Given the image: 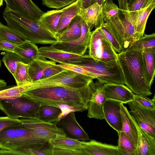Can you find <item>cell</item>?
<instances>
[{
    "label": "cell",
    "instance_id": "obj_27",
    "mask_svg": "<svg viewBox=\"0 0 155 155\" xmlns=\"http://www.w3.org/2000/svg\"><path fill=\"white\" fill-rule=\"evenodd\" d=\"M39 48L35 44L27 41L15 48L14 52L18 55L23 62L29 64L39 56Z\"/></svg>",
    "mask_w": 155,
    "mask_h": 155
},
{
    "label": "cell",
    "instance_id": "obj_32",
    "mask_svg": "<svg viewBox=\"0 0 155 155\" xmlns=\"http://www.w3.org/2000/svg\"><path fill=\"white\" fill-rule=\"evenodd\" d=\"M118 147L123 155H137V148L122 130L118 133Z\"/></svg>",
    "mask_w": 155,
    "mask_h": 155
},
{
    "label": "cell",
    "instance_id": "obj_21",
    "mask_svg": "<svg viewBox=\"0 0 155 155\" xmlns=\"http://www.w3.org/2000/svg\"><path fill=\"white\" fill-rule=\"evenodd\" d=\"M132 117L138 132L137 155H155V138L142 130Z\"/></svg>",
    "mask_w": 155,
    "mask_h": 155
},
{
    "label": "cell",
    "instance_id": "obj_33",
    "mask_svg": "<svg viewBox=\"0 0 155 155\" xmlns=\"http://www.w3.org/2000/svg\"><path fill=\"white\" fill-rule=\"evenodd\" d=\"M28 64L23 62L18 63L14 77L17 86H24L32 83L28 71Z\"/></svg>",
    "mask_w": 155,
    "mask_h": 155
},
{
    "label": "cell",
    "instance_id": "obj_40",
    "mask_svg": "<svg viewBox=\"0 0 155 155\" xmlns=\"http://www.w3.org/2000/svg\"><path fill=\"white\" fill-rule=\"evenodd\" d=\"M78 0H41L43 4L50 8L62 9L76 2Z\"/></svg>",
    "mask_w": 155,
    "mask_h": 155
},
{
    "label": "cell",
    "instance_id": "obj_14",
    "mask_svg": "<svg viewBox=\"0 0 155 155\" xmlns=\"http://www.w3.org/2000/svg\"><path fill=\"white\" fill-rule=\"evenodd\" d=\"M11 10L29 19L38 21L45 12L31 0H4Z\"/></svg>",
    "mask_w": 155,
    "mask_h": 155
},
{
    "label": "cell",
    "instance_id": "obj_55",
    "mask_svg": "<svg viewBox=\"0 0 155 155\" xmlns=\"http://www.w3.org/2000/svg\"><path fill=\"white\" fill-rule=\"evenodd\" d=\"M4 0H0V7L3 5Z\"/></svg>",
    "mask_w": 155,
    "mask_h": 155
},
{
    "label": "cell",
    "instance_id": "obj_52",
    "mask_svg": "<svg viewBox=\"0 0 155 155\" xmlns=\"http://www.w3.org/2000/svg\"><path fill=\"white\" fill-rule=\"evenodd\" d=\"M6 84L7 83L4 80L0 79V88L5 87Z\"/></svg>",
    "mask_w": 155,
    "mask_h": 155
},
{
    "label": "cell",
    "instance_id": "obj_2",
    "mask_svg": "<svg viewBox=\"0 0 155 155\" xmlns=\"http://www.w3.org/2000/svg\"><path fill=\"white\" fill-rule=\"evenodd\" d=\"M117 58L126 86L136 94L144 96L151 95V86L145 77L142 52L122 51L117 53Z\"/></svg>",
    "mask_w": 155,
    "mask_h": 155
},
{
    "label": "cell",
    "instance_id": "obj_46",
    "mask_svg": "<svg viewBox=\"0 0 155 155\" xmlns=\"http://www.w3.org/2000/svg\"><path fill=\"white\" fill-rule=\"evenodd\" d=\"M155 3V0H136L129 8L128 11H136L148 6Z\"/></svg>",
    "mask_w": 155,
    "mask_h": 155
},
{
    "label": "cell",
    "instance_id": "obj_11",
    "mask_svg": "<svg viewBox=\"0 0 155 155\" xmlns=\"http://www.w3.org/2000/svg\"><path fill=\"white\" fill-rule=\"evenodd\" d=\"M81 34L79 38L69 42L57 41L51 45L58 49L69 53L81 55H84L88 48L91 31L89 30L86 23L81 17Z\"/></svg>",
    "mask_w": 155,
    "mask_h": 155
},
{
    "label": "cell",
    "instance_id": "obj_45",
    "mask_svg": "<svg viewBox=\"0 0 155 155\" xmlns=\"http://www.w3.org/2000/svg\"><path fill=\"white\" fill-rule=\"evenodd\" d=\"M53 155H86L82 149L75 150L53 147Z\"/></svg>",
    "mask_w": 155,
    "mask_h": 155
},
{
    "label": "cell",
    "instance_id": "obj_29",
    "mask_svg": "<svg viewBox=\"0 0 155 155\" xmlns=\"http://www.w3.org/2000/svg\"><path fill=\"white\" fill-rule=\"evenodd\" d=\"M63 11L62 8L61 10H53L45 12L38 20L46 29L55 36L57 28Z\"/></svg>",
    "mask_w": 155,
    "mask_h": 155
},
{
    "label": "cell",
    "instance_id": "obj_3",
    "mask_svg": "<svg viewBox=\"0 0 155 155\" xmlns=\"http://www.w3.org/2000/svg\"><path fill=\"white\" fill-rule=\"evenodd\" d=\"M2 15L7 26L27 41L35 44L50 45L58 41L38 20L28 18L6 6Z\"/></svg>",
    "mask_w": 155,
    "mask_h": 155
},
{
    "label": "cell",
    "instance_id": "obj_38",
    "mask_svg": "<svg viewBox=\"0 0 155 155\" xmlns=\"http://www.w3.org/2000/svg\"><path fill=\"white\" fill-rule=\"evenodd\" d=\"M102 6V14L104 21L118 15L120 9L112 0H106Z\"/></svg>",
    "mask_w": 155,
    "mask_h": 155
},
{
    "label": "cell",
    "instance_id": "obj_7",
    "mask_svg": "<svg viewBox=\"0 0 155 155\" xmlns=\"http://www.w3.org/2000/svg\"><path fill=\"white\" fill-rule=\"evenodd\" d=\"M93 81L90 77L65 69L54 75L39 79L29 84L30 90L55 86L79 88Z\"/></svg>",
    "mask_w": 155,
    "mask_h": 155
},
{
    "label": "cell",
    "instance_id": "obj_31",
    "mask_svg": "<svg viewBox=\"0 0 155 155\" xmlns=\"http://www.w3.org/2000/svg\"><path fill=\"white\" fill-rule=\"evenodd\" d=\"M61 113V110L58 107L41 105L36 117L44 121L56 122L60 120Z\"/></svg>",
    "mask_w": 155,
    "mask_h": 155
},
{
    "label": "cell",
    "instance_id": "obj_19",
    "mask_svg": "<svg viewBox=\"0 0 155 155\" xmlns=\"http://www.w3.org/2000/svg\"><path fill=\"white\" fill-rule=\"evenodd\" d=\"M90 140L82 149L86 155H121L117 146Z\"/></svg>",
    "mask_w": 155,
    "mask_h": 155
},
{
    "label": "cell",
    "instance_id": "obj_20",
    "mask_svg": "<svg viewBox=\"0 0 155 155\" xmlns=\"http://www.w3.org/2000/svg\"><path fill=\"white\" fill-rule=\"evenodd\" d=\"M120 105V112L122 121V131L137 148L138 132L132 116L124 104L121 103Z\"/></svg>",
    "mask_w": 155,
    "mask_h": 155
},
{
    "label": "cell",
    "instance_id": "obj_23",
    "mask_svg": "<svg viewBox=\"0 0 155 155\" xmlns=\"http://www.w3.org/2000/svg\"><path fill=\"white\" fill-rule=\"evenodd\" d=\"M81 17L79 15L76 16L68 27L64 30L57 34L58 41L69 42L79 38L81 34Z\"/></svg>",
    "mask_w": 155,
    "mask_h": 155
},
{
    "label": "cell",
    "instance_id": "obj_30",
    "mask_svg": "<svg viewBox=\"0 0 155 155\" xmlns=\"http://www.w3.org/2000/svg\"><path fill=\"white\" fill-rule=\"evenodd\" d=\"M48 143L53 147L76 150L82 149L85 145V141H81L67 136H59Z\"/></svg>",
    "mask_w": 155,
    "mask_h": 155
},
{
    "label": "cell",
    "instance_id": "obj_42",
    "mask_svg": "<svg viewBox=\"0 0 155 155\" xmlns=\"http://www.w3.org/2000/svg\"><path fill=\"white\" fill-rule=\"evenodd\" d=\"M21 124L20 119L12 118L8 116L0 117V132L5 128Z\"/></svg>",
    "mask_w": 155,
    "mask_h": 155
},
{
    "label": "cell",
    "instance_id": "obj_10",
    "mask_svg": "<svg viewBox=\"0 0 155 155\" xmlns=\"http://www.w3.org/2000/svg\"><path fill=\"white\" fill-rule=\"evenodd\" d=\"M20 119L23 125L48 143L58 136H67L64 130L54 123L43 121L36 117Z\"/></svg>",
    "mask_w": 155,
    "mask_h": 155
},
{
    "label": "cell",
    "instance_id": "obj_15",
    "mask_svg": "<svg viewBox=\"0 0 155 155\" xmlns=\"http://www.w3.org/2000/svg\"><path fill=\"white\" fill-rule=\"evenodd\" d=\"M103 88L106 100L127 104L134 100V94L124 84H105Z\"/></svg>",
    "mask_w": 155,
    "mask_h": 155
},
{
    "label": "cell",
    "instance_id": "obj_5",
    "mask_svg": "<svg viewBox=\"0 0 155 155\" xmlns=\"http://www.w3.org/2000/svg\"><path fill=\"white\" fill-rule=\"evenodd\" d=\"M136 11L120 9L117 15L104 21V24L125 51L133 42Z\"/></svg>",
    "mask_w": 155,
    "mask_h": 155
},
{
    "label": "cell",
    "instance_id": "obj_56",
    "mask_svg": "<svg viewBox=\"0 0 155 155\" xmlns=\"http://www.w3.org/2000/svg\"><path fill=\"white\" fill-rule=\"evenodd\" d=\"M1 60H0V67L1 66Z\"/></svg>",
    "mask_w": 155,
    "mask_h": 155
},
{
    "label": "cell",
    "instance_id": "obj_39",
    "mask_svg": "<svg viewBox=\"0 0 155 155\" xmlns=\"http://www.w3.org/2000/svg\"><path fill=\"white\" fill-rule=\"evenodd\" d=\"M58 65L65 69L90 77L93 79H97L94 74L87 71L82 66L68 63H60Z\"/></svg>",
    "mask_w": 155,
    "mask_h": 155
},
{
    "label": "cell",
    "instance_id": "obj_34",
    "mask_svg": "<svg viewBox=\"0 0 155 155\" xmlns=\"http://www.w3.org/2000/svg\"><path fill=\"white\" fill-rule=\"evenodd\" d=\"M155 48L154 33L149 35L144 34L143 36L130 45L125 51L134 50L143 52L145 48Z\"/></svg>",
    "mask_w": 155,
    "mask_h": 155
},
{
    "label": "cell",
    "instance_id": "obj_8",
    "mask_svg": "<svg viewBox=\"0 0 155 155\" xmlns=\"http://www.w3.org/2000/svg\"><path fill=\"white\" fill-rule=\"evenodd\" d=\"M41 106L23 94L16 98L0 100V110L15 119L36 117Z\"/></svg>",
    "mask_w": 155,
    "mask_h": 155
},
{
    "label": "cell",
    "instance_id": "obj_50",
    "mask_svg": "<svg viewBox=\"0 0 155 155\" xmlns=\"http://www.w3.org/2000/svg\"><path fill=\"white\" fill-rule=\"evenodd\" d=\"M95 0H79L80 8L81 9L86 8L94 3Z\"/></svg>",
    "mask_w": 155,
    "mask_h": 155
},
{
    "label": "cell",
    "instance_id": "obj_48",
    "mask_svg": "<svg viewBox=\"0 0 155 155\" xmlns=\"http://www.w3.org/2000/svg\"><path fill=\"white\" fill-rule=\"evenodd\" d=\"M134 119L137 124L142 130L151 137L155 138V127L145 122L136 119Z\"/></svg>",
    "mask_w": 155,
    "mask_h": 155
},
{
    "label": "cell",
    "instance_id": "obj_26",
    "mask_svg": "<svg viewBox=\"0 0 155 155\" xmlns=\"http://www.w3.org/2000/svg\"><path fill=\"white\" fill-rule=\"evenodd\" d=\"M143 70L146 80L151 86L155 75V48H145L142 52Z\"/></svg>",
    "mask_w": 155,
    "mask_h": 155
},
{
    "label": "cell",
    "instance_id": "obj_44",
    "mask_svg": "<svg viewBox=\"0 0 155 155\" xmlns=\"http://www.w3.org/2000/svg\"><path fill=\"white\" fill-rule=\"evenodd\" d=\"M59 108L61 110L60 120L65 117L68 114L71 112H82L85 110L84 109L80 107H74L62 103H56L53 105Z\"/></svg>",
    "mask_w": 155,
    "mask_h": 155
},
{
    "label": "cell",
    "instance_id": "obj_22",
    "mask_svg": "<svg viewBox=\"0 0 155 155\" xmlns=\"http://www.w3.org/2000/svg\"><path fill=\"white\" fill-rule=\"evenodd\" d=\"M127 104L130 109L129 113L134 119L148 123L155 128V109L144 107L134 100Z\"/></svg>",
    "mask_w": 155,
    "mask_h": 155
},
{
    "label": "cell",
    "instance_id": "obj_51",
    "mask_svg": "<svg viewBox=\"0 0 155 155\" xmlns=\"http://www.w3.org/2000/svg\"><path fill=\"white\" fill-rule=\"evenodd\" d=\"M117 0L120 9L124 11H128L129 7L127 0Z\"/></svg>",
    "mask_w": 155,
    "mask_h": 155
},
{
    "label": "cell",
    "instance_id": "obj_53",
    "mask_svg": "<svg viewBox=\"0 0 155 155\" xmlns=\"http://www.w3.org/2000/svg\"><path fill=\"white\" fill-rule=\"evenodd\" d=\"M105 1L106 0H95V3H97L99 5H102Z\"/></svg>",
    "mask_w": 155,
    "mask_h": 155
},
{
    "label": "cell",
    "instance_id": "obj_4",
    "mask_svg": "<svg viewBox=\"0 0 155 155\" xmlns=\"http://www.w3.org/2000/svg\"><path fill=\"white\" fill-rule=\"evenodd\" d=\"M47 143L22 124L5 128L0 132V149L40 148Z\"/></svg>",
    "mask_w": 155,
    "mask_h": 155
},
{
    "label": "cell",
    "instance_id": "obj_49",
    "mask_svg": "<svg viewBox=\"0 0 155 155\" xmlns=\"http://www.w3.org/2000/svg\"><path fill=\"white\" fill-rule=\"evenodd\" d=\"M17 45L5 40H0V50L14 52Z\"/></svg>",
    "mask_w": 155,
    "mask_h": 155
},
{
    "label": "cell",
    "instance_id": "obj_17",
    "mask_svg": "<svg viewBox=\"0 0 155 155\" xmlns=\"http://www.w3.org/2000/svg\"><path fill=\"white\" fill-rule=\"evenodd\" d=\"M79 15L84 20L89 30L100 27L104 23L102 6L95 3L85 9L80 8Z\"/></svg>",
    "mask_w": 155,
    "mask_h": 155
},
{
    "label": "cell",
    "instance_id": "obj_54",
    "mask_svg": "<svg viewBox=\"0 0 155 155\" xmlns=\"http://www.w3.org/2000/svg\"><path fill=\"white\" fill-rule=\"evenodd\" d=\"M129 8L134 4L136 0H127Z\"/></svg>",
    "mask_w": 155,
    "mask_h": 155
},
{
    "label": "cell",
    "instance_id": "obj_36",
    "mask_svg": "<svg viewBox=\"0 0 155 155\" xmlns=\"http://www.w3.org/2000/svg\"><path fill=\"white\" fill-rule=\"evenodd\" d=\"M16 155H53V147L49 144L41 148H23L13 150Z\"/></svg>",
    "mask_w": 155,
    "mask_h": 155
},
{
    "label": "cell",
    "instance_id": "obj_18",
    "mask_svg": "<svg viewBox=\"0 0 155 155\" xmlns=\"http://www.w3.org/2000/svg\"><path fill=\"white\" fill-rule=\"evenodd\" d=\"M60 121L67 132L73 138L84 141L90 140L87 134L77 121L74 112L69 113Z\"/></svg>",
    "mask_w": 155,
    "mask_h": 155
},
{
    "label": "cell",
    "instance_id": "obj_35",
    "mask_svg": "<svg viewBox=\"0 0 155 155\" xmlns=\"http://www.w3.org/2000/svg\"><path fill=\"white\" fill-rule=\"evenodd\" d=\"M0 40L8 41L17 45L28 41L0 21Z\"/></svg>",
    "mask_w": 155,
    "mask_h": 155
},
{
    "label": "cell",
    "instance_id": "obj_24",
    "mask_svg": "<svg viewBox=\"0 0 155 155\" xmlns=\"http://www.w3.org/2000/svg\"><path fill=\"white\" fill-rule=\"evenodd\" d=\"M155 3L143 9L136 11L135 21V33L133 43L143 36L146 23L152 11L155 8Z\"/></svg>",
    "mask_w": 155,
    "mask_h": 155
},
{
    "label": "cell",
    "instance_id": "obj_6",
    "mask_svg": "<svg viewBox=\"0 0 155 155\" xmlns=\"http://www.w3.org/2000/svg\"><path fill=\"white\" fill-rule=\"evenodd\" d=\"M75 65L81 66L94 74L98 82L102 84H124L123 75L117 61L110 63L96 61L89 55H86L82 62Z\"/></svg>",
    "mask_w": 155,
    "mask_h": 155
},
{
    "label": "cell",
    "instance_id": "obj_28",
    "mask_svg": "<svg viewBox=\"0 0 155 155\" xmlns=\"http://www.w3.org/2000/svg\"><path fill=\"white\" fill-rule=\"evenodd\" d=\"M80 8L79 0L63 8L57 28V34L65 30L73 19L79 15Z\"/></svg>",
    "mask_w": 155,
    "mask_h": 155
},
{
    "label": "cell",
    "instance_id": "obj_9",
    "mask_svg": "<svg viewBox=\"0 0 155 155\" xmlns=\"http://www.w3.org/2000/svg\"><path fill=\"white\" fill-rule=\"evenodd\" d=\"M88 48L89 55L96 61L107 63L117 61V53L99 27L91 31Z\"/></svg>",
    "mask_w": 155,
    "mask_h": 155
},
{
    "label": "cell",
    "instance_id": "obj_37",
    "mask_svg": "<svg viewBox=\"0 0 155 155\" xmlns=\"http://www.w3.org/2000/svg\"><path fill=\"white\" fill-rule=\"evenodd\" d=\"M8 71L14 75L18 63L23 62L21 57L14 52H6L2 60Z\"/></svg>",
    "mask_w": 155,
    "mask_h": 155
},
{
    "label": "cell",
    "instance_id": "obj_16",
    "mask_svg": "<svg viewBox=\"0 0 155 155\" xmlns=\"http://www.w3.org/2000/svg\"><path fill=\"white\" fill-rule=\"evenodd\" d=\"M121 103L117 101L106 100L103 108L104 119L109 125L117 133L122 130Z\"/></svg>",
    "mask_w": 155,
    "mask_h": 155
},
{
    "label": "cell",
    "instance_id": "obj_12",
    "mask_svg": "<svg viewBox=\"0 0 155 155\" xmlns=\"http://www.w3.org/2000/svg\"><path fill=\"white\" fill-rule=\"evenodd\" d=\"M92 92L87 108V116L91 118L104 119L103 106L106 99L103 88V84L93 81L90 84Z\"/></svg>",
    "mask_w": 155,
    "mask_h": 155
},
{
    "label": "cell",
    "instance_id": "obj_43",
    "mask_svg": "<svg viewBox=\"0 0 155 155\" xmlns=\"http://www.w3.org/2000/svg\"><path fill=\"white\" fill-rule=\"evenodd\" d=\"M134 100L144 107L152 109H155L154 95L153 98L150 99L147 96H141L134 94Z\"/></svg>",
    "mask_w": 155,
    "mask_h": 155
},
{
    "label": "cell",
    "instance_id": "obj_25",
    "mask_svg": "<svg viewBox=\"0 0 155 155\" xmlns=\"http://www.w3.org/2000/svg\"><path fill=\"white\" fill-rule=\"evenodd\" d=\"M54 62L39 55L28 64V71L32 83L42 78L45 71Z\"/></svg>",
    "mask_w": 155,
    "mask_h": 155
},
{
    "label": "cell",
    "instance_id": "obj_47",
    "mask_svg": "<svg viewBox=\"0 0 155 155\" xmlns=\"http://www.w3.org/2000/svg\"><path fill=\"white\" fill-rule=\"evenodd\" d=\"M64 69L59 66L56 63H54L48 68L45 71L41 79L45 78L53 75L65 70Z\"/></svg>",
    "mask_w": 155,
    "mask_h": 155
},
{
    "label": "cell",
    "instance_id": "obj_1",
    "mask_svg": "<svg viewBox=\"0 0 155 155\" xmlns=\"http://www.w3.org/2000/svg\"><path fill=\"white\" fill-rule=\"evenodd\" d=\"M91 83L79 88L59 86L35 89L22 94L41 105H53L62 103L70 106L87 110L92 91Z\"/></svg>",
    "mask_w": 155,
    "mask_h": 155
},
{
    "label": "cell",
    "instance_id": "obj_13",
    "mask_svg": "<svg viewBox=\"0 0 155 155\" xmlns=\"http://www.w3.org/2000/svg\"><path fill=\"white\" fill-rule=\"evenodd\" d=\"M39 50V55L59 64H75L82 61L86 56V55H81L65 51L51 45L40 47Z\"/></svg>",
    "mask_w": 155,
    "mask_h": 155
},
{
    "label": "cell",
    "instance_id": "obj_41",
    "mask_svg": "<svg viewBox=\"0 0 155 155\" xmlns=\"http://www.w3.org/2000/svg\"><path fill=\"white\" fill-rule=\"evenodd\" d=\"M102 23L99 27L111 44L113 48L117 53L122 51V48L114 36Z\"/></svg>",
    "mask_w": 155,
    "mask_h": 155
}]
</instances>
